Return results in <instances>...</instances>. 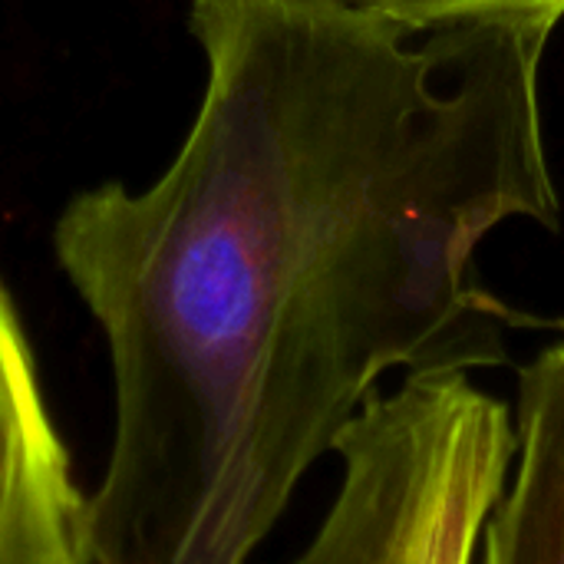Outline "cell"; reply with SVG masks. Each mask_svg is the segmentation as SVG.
I'll return each mask as SVG.
<instances>
[{"label": "cell", "instance_id": "obj_4", "mask_svg": "<svg viewBox=\"0 0 564 564\" xmlns=\"http://www.w3.org/2000/svg\"><path fill=\"white\" fill-rule=\"evenodd\" d=\"M516 473L496 499L482 564H564V344L519 373Z\"/></svg>", "mask_w": 564, "mask_h": 564}, {"label": "cell", "instance_id": "obj_2", "mask_svg": "<svg viewBox=\"0 0 564 564\" xmlns=\"http://www.w3.org/2000/svg\"><path fill=\"white\" fill-rule=\"evenodd\" d=\"M516 443L509 406L466 370L406 373L344 426L337 499L288 564H473Z\"/></svg>", "mask_w": 564, "mask_h": 564}, {"label": "cell", "instance_id": "obj_3", "mask_svg": "<svg viewBox=\"0 0 564 564\" xmlns=\"http://www.w3.org/2000/svg\"><path fill=\"white\" fill-rule=\"evenodd\" d=\"M0 564H93L89 496L40 387L13 297L0 284Z\"/></svg>", "mask_w": 564, "mask_h": 564}, {"label": "cell", "instance_id": "obj_5", "mask_svg": "<svg viewBox=\"0 0 564 564\" xmlns=\"http://www.w3.org/2000/svg\"><path fill=\"white\" fill-rule=\"evenodd\" d=\"M360 10H373L423 30L473 23V20H519V17H552L562 20L564 0H340Z\"/></svg>", "mask_w": 564, "mask_h": 564}, {"label": "cell", "instance_id": "obj_1", "mask_svg": "<svg viewBox=\"0 0 564 564\" xmlns=\"http://www.w3.org/2000/svg\"><path fill=\"white\" fill-rule=\"evenodd\" d=\"M555 23L192 0L208 73L172 165L53 225L112 367L93 564H248L387 373L502 367L509 330L549 327L473 258L502 221L562 225L539 106Z\"/></svg>", "mask_w": 564, "mask_h": 564}]
</instances>
